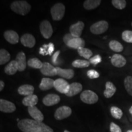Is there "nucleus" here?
Returning a JSON list of instances; mask_svg holds the SVG:
<instances>
[{
    "mask_svg": "<svg viewBox=\"0 0 132 132\" xmlns=\"http://www.w3.org/2000/svg\"><path fill=\"white\" fill-rule=\"evenodd\" d=\"M18 127L23 132H53L52 128L42 122L29 119L19 120Z\"/></svg>",
    "mask_w": 132,
    "mask_h": 132,
    "instance_id": "nucleus-1",
    "label": "nucleus"
},
{
    "mask_svg": "<svg viewBox=\"0 0 132 132\" xmlns=\"http://www.w3.org/2000/svg\"><path fill=\"white\" fill-rule=\"evenodd\" d=\"M31 5L26 1H15L11 5V9L16 14L25 15L29 12Z\"/></svg>",
    "mask_w": 132,
    "mask_h": 132,
    "instance_id": "nucleus-2",
    "label": "nucleus"
},
{
    "mask_svg": "<svg viewBox=\"0 0 132 132\" xmlns=\"http://www.w3.org/2000/svg\"><path fill=\"white\" fill-rule=\"evenodd\" d=\"M65 6L62 3H56L51 9V15L52 19L55 21H59L62 19L65 14Z\"/></svg>",
    "mask_w": 132,
    "mask_h": 132,
    "instance_id": "nucleus-3",
    "label": "nucleus"
},
{
    "mask_svg": "<svg viewBox=\"0 0 132 132\" xmlns=\"http://www.w3.org/2000/svg\"><path fill=\"white\" fill-rule=\"evenodd\" d=\"M81 100L87 104H94L98 100V97L94 92L90 90H86L81 94Z\"/></svg>",
    "mask_w": 132,
    "mask_h": 132,
    "instance_id": "nucleus-4",
    "label": "nucleus"
},
{
    "mask_svg": "<svg viewBox=\"0 0 132 132\" xmlns=\"http://www.w3.org/2000/svg\"><path fill=\"white\" fill-rule=\"evenodd\" d=\"M108 23L106 21L101 20L94 23L90 26V30L92 34L98 35L106 32L108 29Z\"/></svg>",
    "mask_w": 132,
    "mask_h": 132,
    "instance_id": "nucleus-5",
    "label": "nucleus"
},
{
    "mask_svg": "<svg viewBox=\"0 0 132 132\" xmlns=\"http://www.w3.org/2000/svg\"><path fill=\"white\" fill-rule=\"evenodd\" d=\"M72 114V110L69 106H62L59 107L54 113V118L60 120L68 118Z\"/></svg>",
    "mask_w": 132,
    "mask_h": 132,
    "instance_id": "nucleus-6",
    "label": "nucleus"
},
{
    "mask_svg": "<svg viewBox=\"0 0 132 132\" xmlns=\"http://www.w3.org/2000/svg\"><path fill=\"white\" fill-rule=\"evenodd\" d=\"M40 31L43 37L45 39H49L53 34V28L48 20H44L40 24Z\"/></svg>",
    "mask_w": 132,
    "mask_h": 132,
    "instance_id": "nucleus-7",
    "label": "nucleus"
},
{
    "mask_svg": "<svg viewBox=\"0 0 132 132\" xmlns=\"http://www.w3.org/2000/svg\"><path fill=\"white\" fill-rule=\"evenodd\" d=\"M54 87L60 93L66 94L69 90L70 85L64 79L58 78L54 80Z\"/></svg>",
    "mask_w": 132,
    "mask_h": 132,
    "instance_id": "nucleus-8",
    "label": "nucleus"
},
{
    "mask_svg": "<svg viewBox=\"0 0 132 132\" xmlns=\"http://www.w3.org/2000/svg\"><path fill=\"white\" fill-rule=\"evenodd\" d=\"M16 110V106L12 102L1 99L0 100V111L3 113H11Z\"/></svg>",
    "mask_w": 132,
    "mask_h": 132,
    "instance_id": "nucleus-9",
    "label": "nucleus"
},
{
    "mask_svg": "<svg viewBox=\"0 0 132 132\" xmlns=\"http://www.w3.org/2000/svg\"><path fill=\"white\" fill-rule=\"evenodd\" d=\"M40 70L41 73L45 76L53 77L57 75V70L56 67L47 62H43L42 67L40 69Z\"/></svg>",
    "mask_w": 132,
    "mask_h": 132,
    "instance_id": "nucleus-10",
    "label": "nucleus"
},
{
    "mask_svg": "<svg viewBox=\"0 0 132 132\" xmlns=\"http://www.w3.org/2000/svg\"><path fill=\"white\" fill-rule=\"evenodd\" d=\"M84 27H85V24L82 21H78L70 26V33L75 37H80Z\"/></svg>",
    "mask_w": 132,
    "mask_h": 132,
    "instance_id": "nucleus-11",
    "label": "nucleus"
},
{
    "mask_svg": "<svg viewBox=\"0 0 132 132\" xmlns=\"http://www.w3.org/2000/svg\"><path fill=\"white\" fill-rule=\"evenodd\" d=\"M60 97L59 95L54 94H48L45 97H44L42 102L46 106H51L58 103L60 102Z\"/></svg>",
    "mask_w": 132,
    "mask_h": 132,
    "instance_id": "nucleus-12",
    "label": "nucleus"
},
{
    "mask_svg": "<svg viewBox=\"0 0 132 132\" xmlns=\"http://www.w3.org/2000/svg\"><path fill=\"white\" fill-rule=\"evenodd\" d=\"M111 62L116 67H123L127 63V60L122 55L119 54H114L111 58Z\"/></svg>",
    "mask_w": 132,
    "mask_h": 132,
    "instance_id": "nucleus-13",
    "label": "nucleus"
},
{
    "mask_svg": "<svg viewBox=\"0 0 132 132\" xmlns=\"http://www.w3.org/2000/svg\"><path fill=\"white\" fill-rule=\"evenodd\" d=\"M20 41L21 44L26 47L32 48L36 44L35 38L30 34H25L21 36Z\"/></svg>",
    "mask_w": 132,
    "mask_h": 132,
    "instance_id": "nucleus-14",
    "label": "nucleus"
},
{
    "mask_svg": "<svg viewBox=\"0 0 132 132\" xmlns=\"http://www.w3.org/2000/svg\"><path fill=\"white\" fill-rule=\"evenodd\" d=\"M28 111L29 115L32 117V118L34 120H37V121L39 122H42V120L44 119V116L42 112L36 106L28 107Z\"/></svg>",
    "mask_w": 132,
    "mask_h": 132,
    "instance_id": "nucleus-15",
    "label": "nucleus"
},
{
    "mask_svg": "<svg viewBox=\"0 0 132 132\" xmlns=\"http://www.w3.org/2000/svg\"><path fill=\"white\" fill-rule=\"evenodd\" d=\"M5 39L11 44H16L19 41V36L15 31L12 30H8L5 31L4 33Z\"/></svg>",
    "mask_w": 132,
    "mask_h": 132,
    "instance_id": "nucleus-16",
    "label": "nucleus"
},
{
    "mask_svg": "<svg viewBox=\"0 0 132 132\" xmlns=\"http://www.w3.org/2000/svg\"><path fill=\"white\" fill-rule=\"evenodd\" d=\"M15 61L17 62L18 67H19V71L22 72L26 69V55L24 52H21L17 54L16 57Z\"/></svg>",
    "mask_w": 132,
    "mask_h": 132,
    "instance_id": "nucleus-17",
    "label": "nucleus"
},
{
    "mask_svg": "<svg viewBox=\"0 0 132 132\" xmlns=\"http://www.w3.org/2000/svg\"><path fill=\"white\" fill-rule=\"evenodd\" d=\"M85 42L81 37H74L67 44V47L74 49H79L85 47Z\"/></svg>",
    "mask_w": 132,
    "mask_h": 132,
    "instance_id": "nucleus-18",
    "label": "nucleus"
},
{
    "mask_svg": "<svg viewBox=\"0 0 132 132\" xmlns=\"http://www.w3.org/2000/svg\"><path fill=\"white\" fill-rule=\"evenodd\" d=\"M82 86L81 84L77 82H72L70 85L69 91L65 95L68 97H73L80 93L82 90Z\"/></svg>",
    "mask_w": 132,
    "mask_h": 132,
    "instance_id": "nucleus-19",
    "label": "nucleus"
},
{
    "mask_svg": "<svg viewBox=\"0 0 132 132\" xmlns=\"http://www.w3.org/2000/svg\"><path fill=\"white\" fill-rule=\"evenodd\" d=\"M57 70V75L60 76V77L64 78L67 80H70L72 79L73 77L74 74V70L72 69H61L59 67H56Z\"/></svg>",
    "mask_w": 132,
    "mask_h": 132,
    "instance_id": "nucleus-20",
    "label": "nucleus"
},
{
    "mask_svg": "<svg viewBox=\"0 0 132 132\" xmlns=\"http://www.w3.org/2000/svg\"><path fill=\"white\" fill-rule=\"evenodd\" d=\"M116 92V87L113 82L107 81L105 85V90H104L103 94L107 98H110L112 97Z\"/></svg>",
    "mask_w": 132,
    "mask_h": 132,
    "instance_id": "nucleus-21",
    "label": "nucleus"
},
{
    "mask_svg": "<svg viewBox=\"0 0 132 132\" xmlns=\"http://www.w3.org/2000/svg\"><path fill=\"white\" fill-rule=\"evenodd\" d=\"M34 90V87H33V86L30 85H21L18 89V92H19V94L25 95L26 97L32 95Z\"/></svg>",
    "mask_w": 132,
    "mask_h": 132,
    "instance_id": "nucleus-22",
    "label": "nucleus"
},
{
    "mask_svg": "<svg viewBox=\"0 0 132 132\" xmlns=\"http://www.w3.org/2000/svg\"><path fill=\"white\" fill-rule=\"evenodd\" d=\"M17 71H19V67H18L17 62L15 60H13L8 63L4 68L5 73L9 75H14Z\"/></svg>",
    "mask_w": 132,
    "mask_h": 132,
    "instance_id": "nucleus-23",
    "label": "nucleus"
},
{
    "mask_svg": "<svg viewBox=\"0 0 132 132\" xmlns=\"http://www.w3.org/2000/svg\"><path fill=\"white\" fill-rule=\"evenodd\" d=\"M54 80L49 78H43L39 85V88L42 90H47L54 87Z\"/></svg>",
    "mask_w": 132,
    "mask_h": 132,
    "instance_id": "nucleus-24",
    "label": "nucleus"
},
{
    "mask_svg": "<svg viewBox=\"0 0 132 132\" xmlns=\"http://www.w3.org/2000/svg\"><path fill=\"white\" fill-rule=\"evenodd\" d=\"M38 102V97L36 95L32 94L26 96L23 99L22 103L26 106H34L37 105Z\"/></svg>",
    "mask_w": 132,
    "mask_h": 132,
    "instance_id": "nucleus-25",
    "label": "nucleus"
},
{
    "mask_svg": "<svg viewBox=\"0 0 132 132\" xmlns=\"http://www.w3.org/2000/svg\"><path fill=\"white\" fill-rule=\"evenodd\" d=\"M101 3L100 0H86L84 2V8L86 10H92L97 8Z\"/></svg>",
    "mask_w": 132,
    "mask_h": 132,
    "instance_id": "nucleus-26",
    "label": "nucleus"
},
{
    "mask_svg": "<svg viewBox=\"0 0 132 132\" xmlns=\"http://www.w3.org/2000/svg\"><path fill=\"white\" fill-rule=\"evenodd\" d=\"M109 47L111 50L117 53L122 52L123 50V45L119 42L114 40L110 41L109 43Z\"/></svg>",
    "mask_w": 132,
    "mask_h": 132,
    "instance_id": "nucleus-27",
    "label": "nucleus"
},
{
    "mask_svg": "<svg viewBox=\"0 0 132 132\" xmlns=\"http://www.w3.org/2000/svg\"><path fill=\"white\" fill-rule=\"evenodd\" d=\"M11 59V55L7 50L4 49L0 50V64H3L7 63Z\"/></svg>",
    "mask_w": 132,
    "mask_h": 132,
    "instance_id": "nucleus-28",
    "label": "nucleus"
},
{
    "mask_svg": "<svg viewBox=\"0 0 132 132\" xmlns=\"http://www.w3.org/2000/svg\"><path fill=\"white\" fill-rule=\"evenodd\" d=\"M27 64L29 67H32V68L34 69H40L43 65V62L40 61L39 59L36 58V57L29 59L27 62Z\"/></svg>",
    "mask_w": 132,
    "mask_h": 132,
    "instance_id": "nucleus-29",
    "label": "nucleus"
},
{
    "mask_svg": "<svg viewBox=\"0 0 132 132\" xmlns=\"http://www.w3.org/2000/svg\"><path fill=\"white\" fill-rule=\"evenodd\" d=\"M90 62L86 60H81V59H77L75 60L72 62V66L76 68H85L89 67L90 65Z\"/></svg>",
    "mask_w": 132,
    "mask_h": 132,
    "instance_id": "nucleus-30",
    "label": "nucleus"
},
{
    "mask_svg": "<svg viewBox=\"0 0 132 132\" xmlns=\"http://www.w3.org/2000/svg\"><path fill=\"white\" fill-rule=\"evenodd\" d=\"M112 116L116 119H120L123 116V112L121 109L116 106H112L110 109Z\"/></svg>",
    "mask_w": 132,
    "mask_h": 132,
    "instance_id": "nucleus-31",
    "label": "nucleus"
},
{
    "mask_svg": "<svg viewBox=\"0 0 132 132\" xmlns=\"http://www.w3.org/2000/svg\"><path fill=\"white\" fill-rule=\"evenodd\" d=\"M78 53L81 56L85 57V59H90L92 56V52L91 50L85 47L78 49Z\"/></svg>",
    "mask_w": 132,
    "mask_h": 132,
    "instance_id": "nucleus-32",
    "label": "nucleus"
},
{
    "mask_svg": "<svg viewBox=\"0 0 132 132\" xmlns=\"http://www.w3.org/2000/svg\"><path fill=\"white\" fill-rule=\"evenodd\" d=\"M124 86L128 94L132 96V76H128L125 78Z\"/></svg>",
    "mask_w": 132,
    "mask_h": 132,
    "instance_id": "nucleus-33",
    "label": "nucleus"
},
{
    "mask_svg": "<svg viewBox=\"0 0 132 132\" xmlns=\"http://www.w3.org/2000/svg\"><path fill=\"white\" fill-rule=\"evenodd\" d=\"M111 3L114 7L119 10L125 9L127 5V1L125 0H113Z\"/></svg>",
    "mask_w": 132,
    "mask_h": 132,
    "instance_id": "nucleus-34",
    "label": "nucleus"
},
{
    "mask_svg": "<svg viewBox=\"0 0 132 132\" xmlns=\"http://www.w3.org/2000/svg\"><path fill=\"white\" fill-rule=\"evenodd\" d=\"M122 38L125 42L132 43V31L125 30L122 34Z\"/></svg>",
    "mask_w": 132,
    "mask_h": 132,
    "instance_id": "nucleus-35",
    "label": "nucleus"
},
{
    "mask_svg": "<svg viewBox=\"0 0 132 132\" xmlns=\"http://www.w3.org/2000/svg\"><path fill=\"white\" fill-rule=\"evenodd\" d=\"M89 61L90 62V64H93L94 65H96L99 63H100L102 61V57L100 55L97 54V55L94 56L92 57L91 58L89 59Z\"/></svg>",
    "mask_w": 132,
    "mask_h": 132,
    "instance_id": "nucleus-36",
    "label": "nucleus"
},
{
    "mask_svg": "<svg viewBox=\"0 0 132 132\" xmlns=\"http://www.w3.org/2000/svg\"><path fill=\"white\" fill-rule=\"evenodd\" d=\"M87 75L90 79H95L100 77V74L95 70H89L87 72Z\"/></svg>",
    "mask_w": 132,
    "mask_h": 132,
    "instance_id": "nucleus-37",
    "label": "nucleus"
},
{
    "mask_svg": "<svg viewBox=\"0 0 132 132\" xmlns=\"http://www.w3.org/2000/svg\"><path fill=\"white\" fill-rule=\"evenodd\" d=\"M110 130L111 132H122V130L120 127L114 122L110 123Z\"/></svg>",
    "mask_w": 132,
    "mask_h": 132,
    "instance_id": "nucleus-38",
    "label": "nucleus"
},
{
    "mask_svg": "<svg viewBox=\"0 0 132 132\" xmlns=\"http://www.w3.org/2000/svg\"><path fill=\"white\" fill-rule=\"evenodd\" d=\"M48 44H44L42 47L40 48L39 50V54H42L43 56L48 55Z\"/></svg>",
    "mask_w": 132,
    "mask_h": 132,
    "instance_id": "nucleus-39",
    "label": "nucleus"
},
{
    "mask_svg": "<svg viewBox=\"0 0 132 132\" xmlns=\"http://www.w3.org/2000/svg\"><path fill=\"white\" fill-rule=\"evenodd\" d=\"M75 37L72 35L70 33H69V34H66L65 36H64L63 37V41L65 43V45H67V44L68 43L69 41H70L71 39H72L73 38H74Z\"/></svg>",
    "mask_w": 132,
    "mask_h": 132,
    "instance_id": "nucleus-40",
    "label": "nucleus"
},
{
    "mask_svg": "<svg viewBox=\"0 0 132 132\" xmlns=\"http://www.w3.org/2000/svg\"><path fill=\"white\" fill-rule=\"evenodd\" d=\"M59 54H60V51H57V52L54 53L53 55L52 56V62L54 64H56L57 63V58H58Z\"/></svg>",
    "mask_w": 132,
    "mask_h": 132,
    "instance_id": "nucleus-41",
    "label": "nucleus"
},
{
    "mask_svg": "<svg viewBox=\"0 0 132 132\" xmlns=\"http://www.w3.org/2000/svg\"><path fill=\"white\" fill-rule=\"evenodd\" d=\"M54 50V46L53 43H49L48 44V55H52Z\"/></svg>",
    "mask_w": 132,
    "mask_h": 132,
    "instance_id": "nucleus-42",
    "label": "nucleus"
},
{
    "mask_svg": "<svg viewBox=\"0 0 132 132\" xmlns=\"http://www.w3.org/2000/svg\"><path fill=\"white\" fill-rule=\"evenodd\" d=\"M4 87V82L3 81H0V91H2Z\"/></svg>",
    "mask_w": 132,
    "mask_h": 132,
    "instance_id": "nucleus-43",
    "label": "nucleus"
},
{
    "mask_svg": "<svg viewBox=\"0 0 132 132\" xmlns=\"http://www.w3.org/2000/svg\"><path fill=\"white\" fill-rule=\"evenodd\" d=\"M129 112H130V113L132 115V106L130 107V109H129Z\"/></svg>",
    "mask_w": 132,
    "mask_h": 132,
    "instance_id": "nucleus-44",
    "label": "nucleus"
},
{
    "mask_svg": "<svg viewBox=\"0 0 132 132\" xmlns=\"http://www.w3.org/2000/svg\"><path fill=\"white\" fill-rule=\"evenodd\" d=\"M127 132H132V130H128V131H127Z\"/></svg>",
    "mask_w": 132,
    "mask_h": 132,
    "instance_id": "nucleus-45",
    "label": "nucleus"
},
{
    "mask_svg": "<svg viewBox=\"0 0 132 132\" xmlns=\"http://www.w3.org/2000/svg\"><path fill=\"white\" fill-rule=\"evenodd\" d=\"M64 132H70V131H68V130H64Z\"/></svg>",
    "mask_w": 132,
    "mask_h": 132,
    "instance_id": "nucleus-46",
    "label": "nucleus"
},
{
    "mask_svg": "<svg viewBox=\"0 0 132 132\" xmlns=\"http://www.w3.org/2000/svg\"><path fill=\"white\" fill-rule=\"evenodd\" d=\"M131 26H132V23H131Z\"/></svg>",
    "mask_w": 132,
    "mask_h": 132,
    "instance_id": "nucleus-47",
    "label": "nucleus"
}]
</instances>
